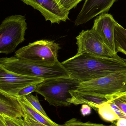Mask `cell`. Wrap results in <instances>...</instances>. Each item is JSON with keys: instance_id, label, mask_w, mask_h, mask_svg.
<instances>
[{"instance_id": "603a6c76", "label": "cell", "mask_w": 126, "mask_h": 126, "mask_svg": "<svg viewBox=\"0 0 126 126\" xmlns=\"http://www.w3.org/2000/svg\"><path fill=\"white\" fill-rule=\"evenodd\" d=\"M108 102L109 103L112 108L115 112V113L117 114L118 115L120 118H124V119H126V115L124 114L123 111L111 100L108 101Z\"/></svg>"}, {"instance_id": "5bb4252c", "label": "cell", "mask_w": 126, "mask_h": 126, "mask_svg": "<svg viewBox=\"0 0 126 126\" xmlns=\"http://www.w3.org/2000/svg\"><path fill=\"white\" fill-rule=\"evenodd\" d=\"M115 52H121L126 55V29L115 21L114 23Z\"/></svg>"}, {"instance_id": "7402d4cb", "label": "cell", "mask_w": 126, "mask_h": 126, "mask_svg": "<svg viewBox=\"0 0 126 126\" xmlns=\"http://www.w3.org/2000/svg\"><path fill=\"white\" fill-rule=\"evenodd\" d=\"M23 118L25 126H48L36 121L26 115H24Z\"/></svg>"}, {"instance_id": "d6986e66", "label": "cell", "mask_w": 126, "mask_h": 126, "mask_svg": "<svg viewBox=\"0 0 126 126\" xmlns=\"http://www.w3.org/2000/svg\"><path fill=\"white\" fill-rule=\"evenodd\" d=\"M111 100L126 115V93L114 98Z\"/></svg>"}, {"instance_id": "e0dca14e", "label": "cell", "mask_w": 126, "mask_h": 126, "mask_svg": "<svg viewBox=\"0 0 126 126\" xmlns=\"http://www.w3.org/2000/svg\"><path fill=\"white\" fill-rule=\"evenodd\" d=\"M24 97L35 109L39 111L45 117L49 118L41 105L37 96H34L30 94L24 96Z\"/></svg>"}, {"instance_id": "44dd1931", "label": "cell", "mask_w": 126, "mask_h": 126, "mask_svg": "<svg viewBox=\"0 0 126 126\" xmlns=\"http://www.w3.org/2000/svg\"><path fill=\"white\" fill-rule=\"evenodd\" d=\"M83 0H59L61 5L65 9L70 11L75 8L78 4Z\"/></svg>"}, {"instance_id": "2e32d148", "label": "cell", "mask_w": 126, "mask_h": 126, "mask_svg": "<svg viewBox=\"0 0 126 126\" xmlns=\"http://www.w3.org/2000/svg\"><path fill=\"white\" fill-rule=\"evenodd\" d=\"M60 126H117L115 124L110 126H105L103 124L94 123L90 121L83 122L75 118H72L66 121L63 125Z\"/></svg>"}, {"instance_id": "ffe728a7", "label": "cell", "mask_w": 126, "mask_h": 126, "mask_svg": "<svg viewBox=\"0 0 126 126\" xmlns=\"http://www.w3.org/2000/svg\"><path fill=\"white\" fill-rule=\"evenodd\" d=\"M41 82L32 84L24 87L18 93L16 97H24L29 94H31V93L33 92H35Z\"/></svg>"}, {"instance_id": "4316f807", "label": "cell", "mask_w": 126, "mask_h": 126, "mask_svg": "<svg viewBox=\"0 0 126 126\" xmlns=\"http://www.w3.org/2000/svg\"></svg>"}, {"instance_id": "3957f363", "label": "cell", "mask_w": 126, "mask_h": 126, "mask_svg": "<svg viewBox=\"0 0 126 126\" xmlns=\"http://www.w3.org/2000/svg\"><path fill=\"white\" fill-rule=\"evenodd\" d=\"M80 82L71 77L45 79L39 84L35 92L42 95L50 106L56 107L69 106L72 95Z\"/></svg>"}, {"instance_id": "6da1fadb", "label": "cell", "mask_w": 126, "mask_h": 126, "mask_svg": "<svg viewBox=\"0 0 126 126\" xmlns=\"http://www.w3.org/2000/svg\"><path fill=\"white\" fill-rule=\"evenodd\" d=\"M70 75L80 83L109 75L126 72V60L121 57L109 58L84 53L61 63Z\"/></svg>"}, {"instance_id": "8992f818", "label": "cell", "mask_w": 126, "mask_h": 126, "mask_svg": "<svg viewBox=\"0 0 126 126\" xmlns=\"http://www.w3.org/2000/svg\"><path fill=\"white\" fill-rule=\"evenodd\" d=\"M27 24L24 16L15 15L6 18L0 25V53L8 54L23 43Z\"/></svg>"}, {"instance_id": "9a60e30c", "label": "cell", "mask_w": 126, "mask_h": 126, "mask_svg": "<svg viewBox=\"0 0 126 126\" xmlns=\"http://www.w3.org/2000/svg\"><path fill=\"white\" fill-rule=\"evenodd\" d=\"M97 111L101 117L106 121L113 122L120 118L108 101L100 105Z\"/></svg>"}, {"instance_id": "7c38bea8", "label": "cell", "mask_w": 126, "mask_h": 126, "mask_svg": "<svg viewBox=\"0 0 126 126\" xmlns=\"http://www.w3.org/2000/svg\"><path fill=\"white\" fill-rule=\"evenodd\" d=\"M0 115L11 118H23L17 98L0 92Z\"/></svg>"}, {"instance_id": "4fadbf2b", "label": "cell", "mask_w": 126, "mask_h": 126, "mask_svg": "<svg viewBox=\"0 0 126 126\" xmlns=\"http://www.w3.org/2000/svg\"><path fill=\"white\" fill-rule=\"evenodd\" d=\"M17 98L24 115H26L32 119L48 126H60L52 121L50 118L44 116L35 109L24 97Z\"/></svg>"}, {"instance_id": "52a82bcc", "label": "cell", "mask_w": 126, "mask_h": 126, "mask_svg": "<svg viewBox=\"0 0 126 126\" xmlns=\"http://www.w3.org/2000/svg\"><path fill=\"white\" fill-rule=\"evenodd\" d=\"M76 39L78 47L77 55L86 53L101 57H120L105 45L98 34L92 29L82 30Z\"/></svg>"}, {"instance_id": "8fae6325", "label": "cell", "mask_w": 126, "mask_h": 126, "mask_svg": "<svg viewBox=\"0 0 126 126\" xmlns=\"http://www.w3.org/2000/svg\"><path fill=\"white\" fill-rule=\"evenodd\" d=\"M115 20L112 15L108 13H103L94 21L92 29L99 35L105 45L115 54L114 33Z\"/></svg>"}, {"instance_id": "7a4b0ae2", "label": "cell", "mask_w": 126, "mask_h": 126, "mask_svg": "<svg viewBox=\"0 0 126 126\" xmlns=\"http://www.w3.org/2000/svg\"><path fill=\"white\" fill-rule=\"evenodd\" d=\"M0 63L14 73L42 79L70 77V75L59 61L52 66H44L30 63L16 57L0 58Z\"/></svg>"}, {"instance_id": "5b68a950", "label": "cell", "mask_w": 126, "mask_h": 126, "mask_svg": "<svg viewBox=\"0 0 126 126\" xmlns=\"http://www.w3.org/2000/svg\"><path fill=\"white\" fill-rule=\"evenodd\" d=\"M60 45L52 41L41 40L30 43L15 53V57L26 59L30 63L44 66H52L58 62Z\"/></svg>"}, {"instance_id": "ac0fdd59", "label": "cell", "mask_w": 126, "mask_h": 126, "mask_svg": "<svg viewBox=\"0 0 126 126\" xmlns=\"http://www.w3.org/2000/svg\"><path fill=\"white\" fill-rule=\"evenodd\" d=\"M7 126H25L22 118H11L1 115Z\"/></svg>"}, {"instance_id": "9c48e42d", "label": "cell", "mask_w": 126, "mask_h": 126, "mask_svg": "<svg viewBox=\"0 0 126 126\" xmlns=\"http://www.w3.org/2000/svg\"><path fill=\"white\" fill-rule=\"evenodd\" d=\"M40 12L46 21L59 24L61 21L69 20V11L65 9L59 0H21Z\"/></svg>"}, {"instance_id": "ba28073f", "label": "cell", "mask_w": 126, "mask_h": 126, "mask_svg": "<svg viewBox=\"0 0 126 126\" xmlns=\"http://www.w3.org/2000/svg\"><path fill=\"white\" fill-rule=\"evenodd\" d=\"M44 79L18 75L7 69L0 63V92L16 97L23 88L30 84L42 82Z\"/></svg>"}, {"instance_id": "277c9868", "label": "cell", "mask_w": 126, "mask_h": 126, "mask_svg": "<svg viewBox=\"0 0 126 126\" xmlns=\"http://www.w3.org/2000/svg\"><path fill=\"white\" fill-rule=\"evenodd\" d=\"M75 92L104 97L111 100L126 93V72L80 83Z\"/></svg>"}, {"instance_id": "cb8c5ba5", "label": "cell", "mask_w": 126, "mask_h": 126, "mask_svg": "<svg viewBox=\"0 0 126 126\" xmlns=\"http://www.w3.org/2000/svg\"><path fill=\"white\" fill-rule=\"evenodd\" d=\"M91 107L86 104H82L81 108L80 111L83 116H85L91 114Z\"/></svg>"}, {"instance_id": "484cf974", "label": "cell", "mask_w": 126, "mask_h": 126, "mask_svg": "<svg viewBox=\"0 0 126 126\" xmlns=\"http://www.w3.org/2000/svg\"><path fill=\"white\" fill-rule=\"evenodd\" d=\"M0 126H7L3 121L1 115H0Z\"/></svg>"}, {"instance_id": "30bf717a", "label": "cell", "mask_w": 126, "mask_h": 126, "mask_svg": "<svg viewBox=\"0 0 126 126\" xmlns=\"http://www.w3.org/2000/svg\"><path fill=\"white\" fill-rule=\"evenodd\" d=\"M116 0H86L75 21V25L86 23L97 16L107 13Z\"/></svg>"}, {"instance_id": "d4e9b609", "label": "cell", "mask_w": 126, "mask_h": 126, "mask_svg": "<svg viewBox=\"0 0 126 126\" xmlns=\"http://www.w3.org/2000/svg\"><path fill=\"white\" fill-rule=\"evenodd\" d=\"M117 126H126V119L119 118L115 124Z\"/></svg>"}]
</instances>
